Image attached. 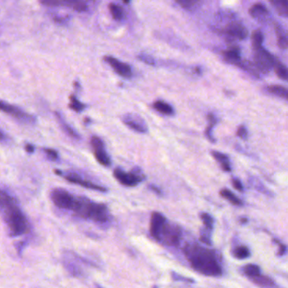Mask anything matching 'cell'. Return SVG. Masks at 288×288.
Instances as JSON below:
<instances>
[{"label":"cell","mask_w":288,"mask_h":288,"mask_svg":"<svg viewBox=\"0 0 288 288\" xmlns=\"http://www.w3.org/2000/svg\"><path fill=\"white\" fill-rule=\"evenodd\" d=\"M212 154L214 156V158L216 159L217 162L220 163L222 169L226 172L231 171V165H230L229 158L227 155H225L224 153L217 152V151H213Z\"/></svg>","instance_id":"obj_24"},{"label":"cell","mask_w":288,"mask_h":288,"mask_svg":"<svg viewBox=\"0 0 288 288\" xmlns=\"http://www.w3.org/2000/svg\"><path fill=\"white\" fill-rule=\"evenodd\" d=\"M267 91L271 94H275L277 96L283 98L284 100L288 101V89L280 85H271L268 86L267 88Z\"/></svg>","instance_id":"obj_26"},{"label":"cell","mask_w":288,"mask_h":288,"mask_svg":"<svg viewBox=\"0 0 288 288\" xmlns=\"http://www.w3.org/2000/svg\"><path fill=\"white\" fill-rule=\"evenodd\" d=\"M91 146L94 149V156L98 163L103 166H110L111 158L109 157L108 153L105 152V144L102 139L99 137H93L91 139Z\"/></svg>","instance_id":"obj_10"},{"label":"cell","mask_w":288,"mask_h":288,"mask_svg":"<svg viewBox=\"0 0 288 288\" xmlns=\"http://www.w3.org/2000/svg\"><path fill=\"white\" fill-rule=\"evenodd\" d=\"M237 135H238L239 138H241L243 139H246L247 136H248V132H247V129L244 126H241L238 128V131H237Z\"/></svg>","instance_id":"obj_37"},{"label":"cell","mask_w":288,"mask_h":288,"mask_svg":"<svg viewBox=\"0 0 288 288\" xmlns=\"http://www.w3.org/2000/svg\"><path fill=\"white\" fill-rule=\"evenodd\" d=\"M201 218L203 220V223L205 225L206 229L212 231L214 228V218L213 216L208 214H203L201 215Z\"/></svg>","instance_id":"obj_34"},{"label":"cell","mask_w":288,"mask_h":288,"mask_svg":"<svg viewBox=\"0 0 288 288\" xmlns=\"http://www.w3.org/2000/svg\"><path fill=\"white\" fill-rule=\"evenodd\" d=\"M122 122L126 126H128V128L135 131L137 133H147V126L145 124L144 120L139 116L133 115V114L125 115L124 117H122Z\"/></svg>","instance_id":"obj_13"},{"label":"cell","mask_w":288,"mask_h":288,"mask_svg":"<svg viewBox=\"0 0 288 288\" xmlns=\"http://www.w3.org/2000/svg\"><path fill=\"white\" fill-rule=\"evenodd\" d=\"M62 5L68 6L78 12L85 11L87 9L84 0H62Z\"/></svg>","instance_id":"obj_21"},{"label":"cell","mask_w":288,"mask_h":288,"mask_svg":"<svg viewBox=\"0 0 288 288\" xmlns=\"http://www.w3.org/2000/svg\"><path fill=\"white\" fill-rule=\"evenodd\" d=\"M105 60L110 66L115 70V72L118 73L120 76L124 77V78H131L133 72H132V69L128 64L122 63L118 59H115L113 57L111 56H106L104 58Z\"/></svg>","instance_id":"obj_12"},{"label":"cell","mask_w":288,"mask_h":288,"mask_svg":"<svg viewBox=\"0 0 288 288\" xmlns=\"http://www.w3.org/2000/svg\"><path fill=\"white\" fill-rule=\"evenodd\" d=\"M254 51V63L262 74L271 72L274 68L276 58L272 53L265 49L263 47L253 49Z\"/></svg>","instance_id":"obj_5"},{"label":"cell","mask_w":288,"mask_h":288,"mask_svg":"<svg viewBox=\"0 0 288 288\" xmlns=\"http://www.w3.org/2000/svg\"><path fill=\"white\" fill-rule=\"evenodd\" d=\"M64 178H65V180H68L70 183L83 186L84 188L91 189V190H94V191H100V192H106L107 191V189L105 188L104 186H98V185L92 183L90 181L83 180V179L79 177L76 174H69V175H64Z\"/></svg>","instance_id":"obj_14"},{"label":"cell","mask_w":288,"mask_h":288,"mask_svg":"<svg viewBox=\"0 0 288 288\" xmlns=\"http://www.w3.org/2000/svg\"></svg>","instance_id":"obj_45"},{"label":"cell","mask_w":288,"mask_h":288,"mask_svg":"<svg viewBox=\"0 0 288 288\" xmlns=\"http://www.w3.org/2000/svg\"><path fill=\"white\" fill-rule=\"evenodd\" d=\"M98 288H100V287H98Z\"/></svg>","instance_id":"obj_44"},{"label":"cell","mask_w":288,"mask_h":288,"mask_svg":"<svg viewBox=\"0 0 288 288\" xmlns=\"http://www.w3.org/2000/svg\"><path fill=\"white\" fill-rule=\"evenodd\" d=\"M40 3H42V5L55 7L62 5V0H40Z\"/></svg>","instance_id":"obj_36"},{"label":"cell","mask_w":288,"mask_h":288,"mask_svg":"<svg viewBox=\"0 0 288 288\" xmlns=\"http://www.w3.org/2000/svg\"><path fill=\"white\" fill-rule=\"evenodd\" d=\"M25 151L26 152H29V153H32L34 152V150H35V147H34L33 145H31V144H26L25 145Z\"/></svg>","instance_id":"obj_40"},{"label":"cell","mask_w":288,"mask_h":288,"mask_svg":"<svg viewBox=\"0 0 288 288\" xmlns=\"http://www.w3.org/2000/svg\"><path fill=\"white\" fill-rule=\"evenodd\" d=\"M153 108L155 109L156 111L160 112L163 115L165 116H172L175 113L174 108L172 107L171 105H169L168 103L164 102L163 100H158L153 103Z\"/></svg>","instance_id":"obj_22"},{"label":"cell","mask_w":288,"mask_h":288,"mask_svg":"<svg viewBox=\"0 0 288 288\" xmlns=\"http://www.w3.org/2000/svg\"><path fill=\"white\" fill-rule=\"evenodd\" d=\"M166 222V218L163 214H159V213H153L152 214L151 222H150V233H151L152 238L157 239L161 229L163 228Z\"/></svg>","instance_id":"obj_15"},{"label":"cell","mask_w":288,"mask_h":288,"mask_svg":"<svg viewBox=\"0 0 288 288\" xmlns=\"http://www.w3.org/2000/svg\"><path fill=\"white\" fill-rule=\"evenodd\" d=\"M133 170L131 173H126L122 169L117 168L114 170V176L120 183L126 186H136L138 184L142 182L144 179V175L141 171Z\"/></svg>","instance_id":"obj_9"},{"label":"cell","mask_w":288,"mask_h":288,"mask_svg":"<svg viewBox=\"0 0 288 288\" xmlns=\"http://www.w3.org/2000/svg\"><path fill=\"white\" fill-rule=\"evenodd\" d=\"M70 108L72 109V111H76V112H81L83 111V109L85 108V105H83V103H81L79 100L75 97L74 95H71L70 96Z\"/></svg>","instance_id":"obj_31"},{"label":"cell","mask_w":288,"mask_h":288,"mask_svg":"<svg viewBox=\"0 0 288 288\" xmlns=\"http://www.w3.org/2000/svg\"><path fill=\"white\" fill-rule=\"evenodd\" d=\"M50 197L52 202L58 208L65 210H73L77 197H73L66 190L62 188L54 189L51 192Z\"/></svg>","instance_id":"obj_7"},{"label":"cell","mask_w":288,"mask_h":288,"mask_svg":"<svg viewBox=\"0 0 288 288\" xmlns=\"http://www.w3.org/2000/svg\"><path fill=\"white\" fill-rule=\"evenodd\" d=\"M237 67L240 68L244 71H246L247 72H249V74L252 75L253 77H255V78H259L261 77V72H260V70H258V68L254 62L242 60Z\"/></svg>","instance_id":"obj_20"},{"label":"cell","mask_w":288,"mask_h":288,"mask_svg":"<svg viewBox=\"0 0 288 288\" xmlns=\"http://www.w3.org/2000/svg\"><path fill=\"white\" fill-rule=\"evenodd\" d=\"M150 188L152 189V191H155L157 194H161L160 190H159L158 188H157V187H155V186H150Z\"/></svg>","instance_id":"obj_41"},{"label":"cell","mask_w":288,"mask_h":288,"mask_svg":"<svg viewBox=\"0 0 288 288\" xmlns=\"http://www.w3.org/2000/svg\"><path fill=\"white\" fill-rule=\"evenodd\" d=\"M208 120H209V122H210V126L207 128L206 135H207V137H208L210 141L215 142V139H214V136H213V134H212V131H213V128H214V126L216 125V117H214V115L210 114V115L208 116Z\"/></svg>","instance_id":"obj_32"},{"label":"cell","mask_w":288,"mask_h":288,"mask_svg":"<svg viewBox=\"0 0 288 288\" xmlns=\"http://www.w3.org/2000/svg\"><path fill=\"white\" fill-rule=\"evenodd\" d=\"M109 8H110L111 15H112L115 20H122V18H123V15H124V11H123L122 7H120L119 5H117L115 3H111L109 5Z\"/></svg>","instance_id":"obj_30"},{"label":"cell","mask_w":288,"mask_h":288,"mask_svg":"<svg viewBox=\"0 0 288 288\" xmlns=\"http://www.w3.org/2000/svg\"><path fill=\"white\" fill-rule=\"evenodd\" d=\"M181 234V229L177 225L171 224L167 221L156 240L165 245L176 246L180 243Z\"/></svg>","instance_id":"obj_6"},{"label":"cell","mask_w":288,"mask_h":288,"mask_svg":"<svg viewBox=\"0 0 288 288\" xmlns=\"http://www.w3.org/2000/svg\"><path fill=\"white\" fill-rule=\"evenodd\" d=\"M249 14L253 19L257 20L261 24H267L272 20V15L270 14L268 8L263 3H255L249 9Z\"/></svg>","instance_id":"obj_11"},{"label":"cell","mask_w":288,"mask_h":288,"mask_svg":"<svg viewBox=\"0 0 288 288\" xmlns=\"http://www.w3.org/2000/svg\"><path fill=\"white\" fill-rule=\"evenodd\" d=\"M5 139V136H4V134L2 133V131L0 130V142L3 141Z\"/></svg>","instance_id":"obj_42"},{"label":"cell","mask_w":288,"mask_h":288,"mask_svg":"<svg viewBox=\"0 0 288 288\" xmlns=\"http://www.w3.org/2000/svg\"><path fill=\"white\" fill-rule=\"evenodd\" d=\"M220 195L222 197H224L225 199H227L228 202L232 203L233 205H243V202H242L241 200L236 197L235 195L233 194L232 191L227 190V189H222V191H220Z\"/></svg>","instance_id":"obj_27"},{"label":"cell","mask_w":288,"mask_h":288,"mask_svg":"<svg viewBox=\"0 0 288 288\" xmlns=\"http://www.w3.org/2000/svg\"><path fill=\"white\" fill-rule=\"evenodd\" d=\"M0 214L8 227L9 235L18 237L28 233L30 224L26 216L16 201L2 190H0Z\"/></svg>","instance_id":"obj_2"},{"label":"cell","mask_w":288,"mask_h":288,"mask_svg":"<svg viewBox=\"0 0 288 288\" xmlns=\"http://www.w3.org/2000/svg\"><path fill=\"white\" fill-rule=\"evenodd\" d=\"M232 183H233V187L238 191H244V186L242 185L241 181L238 180V179H236V178H233L232 180Z\"/></svg>","instance_id":"obj_38"},{"label":"cell","mask_w":288,"mask_h":288,"mask_svg":"<svg viewBox=\"0 0 288 288\" xmlns=\"http://www.w3.org/2000/svg\"><path fill=\"white\" fill-rule=\"evenodd\" d=\"M73 212L83 218L90 219L96 222H108L110 214L108 208L105 204L95 203L85 197H77Z\"/></svg>","instance_id":"obj_3"},{"label":"cell","mask_w":288,"mask_h":288,"mask_svg":"<svg viewBox=\"0 0 288 288\" xmlns=\"http://www.w3.org/2000/svg\"><path fill=\"white\" fill-rule=\"evenodd\" d=\"M139 58L141 61L144 62L145 64H150V65H154V60H153L151 57H149V56L140 55Z\"/></svg>","instance_id":"obj_39"},{"label":"cell","mask_w":288,"mask_h":288,"mask_svg":"<svg viewBox=\"0 0 288 288\" xmlns=\"http://www.w3.org/2000/svg\"><path fill=\"white\" fill-rule=\"evenodd\" d=\"M219 32L222 34V36H224L225 39L231 42L236 40L241 41L246 39L249 36V31L244 24L235 19L230 20L223 29L219 30Z\"/></svg>","instance_id":"obj_4"},{"label":"cell","mask_w":288,"mask_h":288,"mask_svg":"<svg viewBox=\"0 0 288 288\" xmlns=\"http://www.w3.org/2000/svg\"><path fill=\"white\" fill-rule=\"evenodd\" d=\"M269 2L278 15L288 18V0H269Z\"/></svg>","instance_id":"obj_19"},{"label":"cell","mask_w":288,"mask_h":288,"mask_svg":"<svg viewBox=\"0 0 288 288\" xmlns=\"http://www.w3.org/2000/svg\"><path fill=\"white\" fill-rule=\"evenodd\" d=\"M251 41H252L253 49L263 47L264 35L263 32L261 30H255L253 31L251 36Z\"/></svg>","instance_id":"obj_28"},{"label":"cell","mask_w":288,"mask_h":288,"mask_svg":"<svg viewBox=\"0 0 288 288\" xmlns=\"http://www.w3.org/2000/svg\"><path fill=\"white\" fill-rule=\"evenodd\" d=\"M233 256L238 260H244L250 256V251L246 246H238L234 249Z\"/></svg>","instance_id":"obj_29"},{"label":"cell","mask_w":288,"mask_h":288,"mask_svg":"<svg viewBox=\"0 0 288 288\" xmlns=\"http://www.w3.org/2000/svg\"><path fill=\"white\" fill-rule=\"evenodd\" d=\"M275 33L277 36V46L280 49L285 50L288 48V33L285 28L279 23L274 24Z\"/></svg>","instance_id":"obj_16"},{"label":"cell","mask_w":288,"mask_h":288,"mask_svg":"<svg viewBox=\"0 0 288 288\" xmlns=\"http://www.w3.org/2000/svg\"><path fill=\"white\" fill-rule=\"evenodd\" d=\"M43 150L47 158H50L51 160L55 161L59 158V152L56 150L52 149V148H44Z\"/></svg>","instance_id":"obj_35"},{"label":"cell","mask_w":288,"mask_h":288,"mask_svg":"<svg viewBox=\"0 0 288 288\" xmlns=\"http://www.w3.org/2000/svg\"><path fill=\"white\" fill-rule=\"evenodd\" d=\"M125 3H130V0H122Z\"/></svg>","instance_id":"obj_43"},{"label":"cell","mask_w":288,"mask_h":288,"mask_svg":"<svg viewBox=\"0 0 288 288\" xmlns=\"http://www.w3.org/2000/svg\"><path fill=\"white\" fill-rule=\"evenodd\" d=\"M222 55H223L225 61L236 66H238V64L242 61L241 51L239 49V47L236 46L230 47L228 49L223 52Z\"/></svg>","instance_id":"obj_17"},{"label":"cell","mask_w":288,"mask_h":288,"mask_svg":"<svg viewBox=\"0 0 288 288\" xmlns=\"http://www.w3.org/2000/svg\"><path fill=\"white\" fill-rule=\"evenodd\" d=\"M200 0H176V3L182 8L191 9L198 4Z\"/></svg>","instance_id":"obj_33"},{"label":"cell","mask_w":288,"mask_h":288,"mask_svg":"<svg viewBox=\"0 0 288 288\" xmlns=\"http://www.w3.org/2000/svg\"><path fill=\"white\" fill-rule=\"evenodd\" d=\"M184 253L191 267L200 274L207 277H220L222 267L216 252L199 244H187Z\"/></svg>","instance_id":"obj_1"},{"label":"cell","mask_w":288,"mask_h":288,"mask_svg":"<svg viewBox=\"0 0 288 288\" xmlns=\"http://www.w3.org/2000/svg\"><path fill=\"white\" fill-rule=\"evenodd\" d=\"M249 280L261 288H278L274 281L272 280L271 277L262 274V272H260L251 278H249Z\"/></svg>","instance_id":"obj_18"},{"label":"cell","mask_w":288,"mask_h":288,"mask_svg":"<svg viewBox=\"0 0 288 288\" xmlns=\"http://www.w3.org/2000/svg\"><path fill=\"white\" fill-rule=\"evenodd\" d=\"M0 111L8 114L9 116L14 117L15 119L19 120L20 122H25L28 124H34L36 122V117L25 112L23 111L22 109L19 108L18 106L10 105L8 103L4 102L3 100H0Z\"/></svg>","instance_id":"obj_8"},{"label":"cell","mask_w":288,"mask_h":288,"mask_svg":"<svg viewBox=\"0 0 288 288\" xmlns=\"http://www.w3.org/2000/svg\"><path fill=\"white\" fill-rule=\"evenodd\" d=\"M56 117L59 120V124L61 126L62 129L65 132V133L69 135V136L71 137L72 139H79V135H78V133L73 129V128H71L70 125L68 124L65 120L63 118L60 114L56 112Z\"/></svg>","instance_id":"obj_23"},{"label":"cell","mask_w":288,"mask_h":288,"mask_svg":"<svg viewBox=\"0 0 288 288\" xmlns=\"http://www.w3.org/2000/svg\"><path fill=\"white\" fill-rule=\"evenodd\" d=\"M273 70L281 79L288 82V68L285 64H283L278 59H276Z\"/></svg>","instance_id":"obj_25"}]
</instances>
